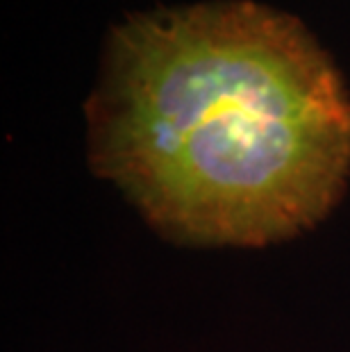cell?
<instances>
[{
    "label": "cell",
    "instance_id": "6da1fadb",
    "mask_svg": "<svg viewBox=\"0 0 350 352\" xmlns=\"http://www.w3.org/2000/svg\"><path fill=\"white\" fill-rule=\"evenodd\" d=\"M89 164L177 245L262 248L350 179V91L303 21L248 0L135 14L85 104Z\"/></svg>",
    "mask_w": 350,
    "mask_h": 352
}]
</instances>
